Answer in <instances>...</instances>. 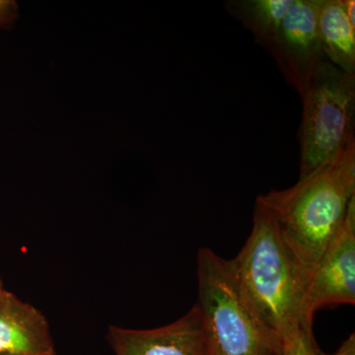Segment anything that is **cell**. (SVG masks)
Here are the masks:
<instances>
[{
    "instance_id": "cell-9",
    "label": "cell",
    "mask_w": 355,
    "mask_h": 355,
    "mask_svg": "<svg viewBox=\"0 0 355 355\" xmlns=\"http://www.w3.org/2000/svg\"><path fill=\"white\" fill-rule=\"evenodd\" d=\"M318 27L327 60L347 73L355 74V29L340 0H321Z\"/></svg>"
},
{
    "instance_id": "cell-12",
    "label": "cell",
    "mask_w": 355,
    "mask_h": 355,
    "mask_svg": "<svg viewBox=\"0 0 355 355\" xmlns=\"http://www.w3.org/2000/svg\"><path fill=\"white\" fill-rule=\"evenodd\" d=\"M18 16V6L12 0H0V27L11 24Z\"/></svg>"
},
{
    "instance_id": "cell-6",
    "label": "cell",
    "mask_w": 355,
    "mask_h": 355,
    "mask_svg": "<svg viewBox=\"0 0 355 355\" xmlns=\"http://www.w3.org/2000/svg\"><path fill=\"white\" fill-rule=\"evenodd\" d=\"M333 304H355V197L342 229L311 273L302 304L303 327L312 330L316 311Z\"/></svg>"
},
{
    "instance_id": "cell-14",
    "label": "cell",
    "mask_w": 355,
    "mask_h": 355,
    "mask_svg": "<svg viewBox=\"0 0 355 355\" xmlns=\"http://www.w3.org/2000/svg\"><path fill=\"white\" fill-rule=\"evenodd\" d=\"M343 11L350 23V25L355 29V1L354 0H340Z\"/></svg>"
},
{
    "instance_id": "cell-15",
    "label": "cell",
    "mask_w": 355,
    "mask_h": 355,
    "mask_svg": "<svg viewBox=\"0 0 355 355\" xmlns=\"http://www.w3.org/2000/svg\"><path fill=\"white\" fill-rule=\"evenodd\" d=\"M6 291L7 289L4 287L3 282L0 279V302H1L2 298H3L4 294H6Z\"/></svg>"
},
{
    "instance_id": "cell-8",
    "label": "cell",
    "mask_w": 355,
    "mask_h": 355,
    "mask_svg": "<svg viewBox=\"0 0 355 355\" xmlns=\"http://www.w3.org/2000/svg\"><path fill=\"white\" fill-rule=\"evenodd\" d=\"M0 355H55L46 316L8 291L0 302Z\"/></svg>"
},
{
    "instance_id": "cell-10",
    "label": "cell",
    "mask_w": 355,
    "mask_h": 355,
    "mask_svg": "<svg viewBox=\"0 0 355 355\" xmlns=\"http://www.w3.org/2000/svg\"><path fill=\"white\" fill-rule=\"evenodd\" d=\"M293 0H244L231 2V10L268 50Z\"/></svg>"
},
{
    "instance_id": "cell-5",
    "label": "cell",
    "mask_w": 355,
    "mask_h": 355,
    "mask_svg": "<svg viewBox=\"0 0 355 355\" xmlns=\"http://www.w3.org/2000/svg\"><path fill=\"white\" fill-rule=\"evenodd\" d=\"M320 3L321 0H293L268 49L286 80L301 96L326 60L318 27Z\"/></svg>"
},
{
    "instance_id": "cell-1",
    "label": "cell",
    "mask_w": 355,
    "mask_h": 355,
    "mask_svg": "<svg viewBox=\"0 0 355 355\" xmlns=\"http://www.w3.org/2000/svg\"><path fill=\"white\" fill-rule=\"evenodd\" d=\"M355 197V144L291 188L259 196L284 241L312 273L342 229Z\"/></svg>"
},
{
    "instance_id": "cell-13",
    "label": "cell",
    "mask_w": 355,
    "mask_h": 355,
    "mask_svg": "<svg viewBox=\"0 0 355 355\" xmlns=\"http://www.w3.org/2000/svg\"><path fill=\"white\" fill-rule=\"evenodd\" d=\"M316 355H324L320 354L319 352H317ZM331 355H355V336L354 334L349 336L347 340L343 343L342 347L338 349L336 354Z\"/></svg>"
},
{
    "instance_id": "cell-4",
    "label": "cell",
    "mask_w": 355,
    "mask_h": 355,
    "mask_svg": "<svg viewBox=\"0 0 355 355\" xmlns=\"http://www.w3.org/2000/svg\"><path fill=\"white\" fill-rule=\"evenodd\" d=\"M302 98L300 179L355 144V74L326 60Z\"/></svg>"
},
{
    "instance_id": "cell-7",
    "label": "cell",
    "mask_w": 355,
    "mask_h": 355,
    "mask_svg": "<svg viewBox=\"0 0 355 355\" xmlns=\"http://www.w3.org/2000/svg\"><path fill=\"white\" fill-rule=\"evenodd\" d=\"M108 340L116 355H211L196 305L160 328L133 330L111 326Z\"/></svg>"
},
{
    "instance_id": "cell-11",
    "label": "cell",
    "mask_w": 355,
    "mask_h": 355,
    "mask_svg": "<svg viewBox=\"0 0 355 355\" xmlns=\"http://www.w3.org/2000/svg\"><path fill=\"white\" fill-rule=\"evenodd\" d=\"M317 352L313 331L301 329L284 343L282 355H316Z\"/></svg>"
},
{
    "instance_id": "cell-2",
    "label": "cell",
    "mask_w": 355,
    "mask_h": 355,
    "mask_svg": "<svg viewBox=\"0 0 355 355\" xmlns=\"http://www.w3.org/2000/svg\"><path fill=\"white\" fill-rule=\"evenodd\" d=\"M230 263L248 304L282 342L305 329L302 304L310 272L261 205L256 203L251 235Z\"/></svg>"
},
{
    "instance_id": "cell-3",
    "label": "cell",
    "mask_w": 355,
    "mask_h": 355,
    "mask_svg": "<svg viewBox=\"0 0 355 355\" xmlns=\"http://www.w3.org/2000/svg\"><path fill=\"white\" fill-rule=\"evenodd\" d=\"M200 313L211 355H282L284 342L254 314L230 260L211 249L198 254Z\"/></svg>"
}]
</instances>
